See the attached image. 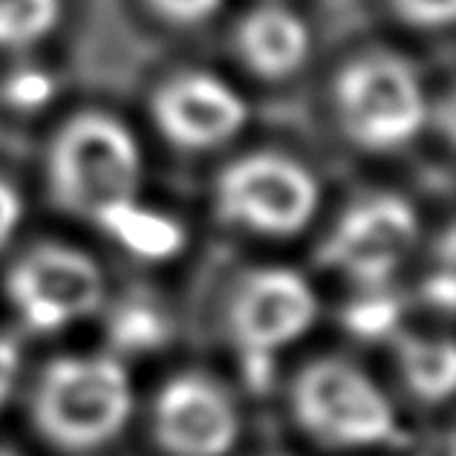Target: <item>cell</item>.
Returning a JSON list of instances; mask_svg holds the SVG:
<instances>
[{
    "label": "cell",
    "instance_id": "obj_1",
    "mask_svg": "<svg viewBox=\"0 0 456 456\" xmlns=\"http://www.w3.org/2000/svg\"><path fill=\"white\" fill-rule=\"evenodd\" d=\"M134 413L127 370L113 355H61L29 395L32 428L53 448L90 453L122 434Z\"/></svg>",
    "mask_w": 456,
    "mask_h": 456
},
{
    "label": "cell",
    "instance_id": "obj_2",
    "mask_svg": "<svg viewBox=\"0 0 456 456\" xmlns=\"http://www.w3.org/2000/svg\"><path fill=\"white\" fill-rule=\"evenodd\" d=\"M142 151L125 122L102 110H84L55 130L46 151V185L69 214L99 223L130 200H139Z\"/></svg>",
    "mask_w": 456,
    "mask_h": 456
},
{
    "label": "cell",
    "instance_id": "obj_3",
    "mask_svg": "<svg viewBox=\"0 0 456 456\" xmlns=\"http://www.w3.org/2000/svg\"><path fill=\"white\" fill-rule=\"evenodd\" d=\"M332 107L341 134L367 153H390L411 145L428 122L422 78L390 50L353 55L335 73Z\"/></svg>",
    "mask_w": 456,
    "mask_h": 456
},
{
    "label": "cell",
    "instance_id": "obj_4",
    "mask_svg": "<svg viewBox=\"0 0 456 456\" xmlns=\"http://www.w3.org/2000/svg\"><path fill=\"white\" fill-rule=\"evenodd\" d=\"M295 425L323 448L362 451L393 445L402 436L399 419L367 370L338 355L301 367L289 390Z\"/></svg>",
    "mask_w": 456,
    "mask_h": 456
},
{
    "label": "cell",
    "instance_id": "obj_5",
    "mask_svg": "<svg viewBox=\"0 0 456 456\" xmlns=\"http://www.w3.org/2000/svg\"><path fill=\"white\" fill-rule=\"evenodd\" d=\"M321 185L309 167L281 151H251L228 162L214 185L217 217L255 237H295L312 223Z\"/></svg>",
    "mask_w": 456,
    "mask_h": 456
},
{
    "label": "cell",
    "instance_id": "obj_6",
    "mask_svg": "<svg viewBox=\"0 0 456 456\" xmlns=\"http://www.w3.org/2000/svg\"><path fill=\"white\" fill-rule=\"evenodd\" d=\"M6 295L32 332H58L104 301V272L87 251L35 243L6 272Z\"/></svg>",
    "mask_w": 456,
    "mask_h": 456
},
{
    "label": "cell",
    "instance_id": "obj_7",
    "mask_svg": "<svg viewBox=\"0 0 456 456\" xmlns=\"http://www.w3.org/2000/svg\"><path fill=\"white\" fill-rule=\"evenodd\" d=\"M318 315V295L301 272L286 266L251 269L228 292L225 330L248 362L269 358L304 338Z\"/></svg>",
    "mask_w": 456,
    "mask_h": 456
},
{
    "label": "cell",
    "instance_id": "obj_8",
    "mask_svg": "<svg viewBox=\"0 0 456 456\" xmlns=\"http://www.w3.org/2000/svg\"><path fill=\"white\" fill-rule=\"evenodd\" d=\"M419 237L413 206L399 194H367L344 211L318 257L358 286L387 283Z\"/></svg>",
    "mask_w": 456,
    "mask_h": 456
},
{
    "label": "cell",
    "instance_id": "obj_9",
    "mask_svg": "<svg viewBox=\"0 0 456 456\" xmlns=\"http://www.w3.org/2000/svg\"><path fill=\"white\" fill-rule=\"evenodd\" d=\"M151 430L167 456H228L240 439V411L217 379L188 370L156 393Z\"/></svg>",
    "mask_w": 456,
    "mask_h": 456
},
{
    "label": "cell",
    "instance_id": "obj_10",
    "mask_svg": "<svg viewBox=\"0 0 456 456\" xmlns=\"http://www.w3.org/2000/svg\"><path fill=\"white\" fill-rule=\"evenodd\" d=\"M151 118L179 151H214L232 142L248 122L240 93L206 69H176L153 87Z\"/></svg>",
    "mask_w": 456,
    "mask_h": 456
},
{
    "label": "cell",
    "instance_id": "obj_11",
    "mask_svg": "<svg viewBox=\"0 0 456 456\" xmlns=\"http://www.w3.org/2000/svg\"><path fill=\"white\" fill-rule=\"evenodd\" d=\"M232 46L237 61L260 81H283L304 69L312 53V35L297 12L281 4H263L234 23Z\"/></svg>",
    "mask_w": 456,
    "mask_h": 456
},
{
    "label": "cell",
    "instance_id": "obj_12",
    "mask_svg": "<svg viewBox=\"0 0 456 456\" xmlns=\"http://www.w3.org/2000/svg\"><path fill=\"white\" fill-rule=\"evenodd\" d=\"M399 373L416 399L428 404L445 402L456 384V350L451 338L402 335L395 344Z\"/></svg>",
    "mask_w": 456,
    "mask_h": 456
},
{
    "label": "cell",
    "instance_id": "obj_13",
    "mask_svg": "<svg viewBox=\"0 0 456 456\" xmlns=\"http://www.w3.org/2000/svg\"><path fill=\"white\" fill-rule=\"evenodd\" d=\"M118 246L142 260H167L183 248V225L167 214L130 200L95 223Z\"/></svg>",
    "mask_w": 456,
    "mask_h": 456
},
{
    "label": "cell",
    "instance_id": "obj_14",
    "mask_svg": "<svg viewBox=\"0 0 456 456\" xmlns=\"http://www.w3.org/2000/svg\"><path fill=\"white\" fill-rule=\"evenodd\" d=\"M61 0H0V50H29L55 32Z\"/></svg>",
    "mask_w": 456,
    "mask_h": 456
},
{
    "label": "cell",
    "instance_id": "obj_15",
    "mask_svg": "<svg viewBox=\"0 0 456 456\" xmlns=\"http://www.w3.org/2000/svg\"><path fill=\"white\" fill-rule=\"evenodd\" d=\"M387 6L413 29H445L456 15V0H387Z\"/></svg>",
    "mask_w": 456,
    "mask_h": 456
},
{
    "label": "cell",
    "instance_id": "obj_16",
    "mask_svg": "<svg viewBox=\"0 0 456 456\" xmlns=\"http://www.w3.org/2000/svg\"><path fill=\"white\" fill-rule=\"evenodd\" d=\"M145 4L171 27H200L217 15L223 0H145Z\"/></svg>",
    "mask_w": 456,
    "mask_h": 456
},
{
    "label": "cell",
    "instance_id": "obj_17",
    "mask_svg": "<svg viewBox=\"0 0 456 456\" xmlns=\"http://www.w3.org/2000/svg\"><path fill=\"white\" fill-rule=\"evenodd\" d=\"M159 318L153 315V312H145V309H125L122 318H118L116 323V332L118 338H122L125 344H153L156 338H159Z\"/></svg>",
    "mask_w": 456,
    "mask_h": 456
},
{
    "label": "cell",
    "instance_id": "obj_18",
    "mask_svg": "<svg viewBox=\"0 0 456 456\" xmlns=\"http://www.w3.org/2000/svg\"><path fill=\"white\" fill-rule=\"evenodd\" d=\"M18 370H20V353L18 344L9 335H0V407L9 402L12 390L18 384Z\"/></svg>",
    "mask_w": 456,
    "mask_h": 456
},
{
    "label": "cell",
    "instance_id": "obj_19",
    "mask_svg": "<svg viewBox=\"0 0 456 456\" xmlns=\"http://www.w3.org/2000/svg\"><path fill=\"white\" fill-rule=\"evenodd\" d=\"M20 217H23V202L18 197V191L12 188L6 179H0V248L15 234Z\"/></svg>",
    "mask_w": 456,
    "mask_h": 456
},
{
    "label": "cell",
    "instance_id": "obj_20",
    "mask_svg": "<svg viewBox=\"0 0 456 456\" xmlns=\"http://www.w3.org/2000/svg\"><path fill=\"white\" fill-rule=\"evenodd\" d=\"M425 292L430 297V304H436L442 309H451L453 306V272L445 269V272L434 274V278L428 281Z\"/></svg>",
    "mask_w": 456,
    "mask_h": 456
},
{
    "label": "cell",
    "instance_id": "obj_21",
    "mask_svg": "<svg viewBox=\"0 0 456 456\" xmlns=\"http://www.w3.org/2000/svg\"><path fill=\"white\" fill-rule=\"evenodd\" d=\"M0 456H12V453H6V451H0Z\"/></svg>",
    "mask_w": 456,
    "mask_h": 456
}]
</instances>
